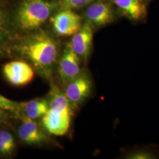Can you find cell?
Listing matches in <instances>:
<instances>
[{"instance_id":"1","label":"cell","mask_w":159,"mask_h":159,"mask_svg":"<svg viewBox=\"0 0 159 159\" xmlns=\"http://www.w3.org/2000/svg\"><path fill=\"white\" fill-rule=\"evenodd\" d=\"M24 54L37 68L46 70L51 67L57 57V46L47 36L37 37L23 48Z\"/></svg>"},{"instance_id":"2","label":"cell","mask_w":159,"mask_h":159,"mask_svg":"<svg viewBox=\"0 0 159 159\" xmlns=\"http://www.w3.org/2000/svg\"><path fill=\"white\" fill-rule=\"evenodd\" d=\"M52 4L45 0H24L18 11V21L24 30L40 26L50 16Z\"/></svg>"},{"instance_id":"3","label":"cell","mask_w":159,"mask_h":159,"mask_svg":"<svg viewBox=\"0 0 159 159\" xmlns=\"http://www.w3.org/2000/svg\"><path fill=\"white\" fill-rule=\"evenodd\" d=\"M71 120V110L49 108L43 117V124L50 133L63 136L68 131Z\"/></svg>"},{"instance_id":"4","label":"cell","mask_w":159,"mask_h":159,"mask_svg":"<svg viewBox=\"0 0 159 159\" xmlns=\"http://www.w3.org/2000/svg\"><path fill=\"white\" fill-rule=\"evenodd\" d=\"M6 80L12 85L21 86L30 83L34 78L33 69L25 62L12 61L6 64L2 68Z\"/></svg>"},{"instance_id":"5","label":"cell","mask_w":159,"mask_h":159,"mask_svg":"<svg viewBox=\"0 0 159 159\" xmlns=\"http://www.w3.org/2000/svg\"><path fill=\"white\" fill-rule=\"evenodd\" d=\"M54 29L61 36L73 35L81 27V18L71 10H63L52 20Z\"/></svg>"},{"instance_id":"6","label":"cell","mask_w":159,"mask_h":159,"mask_svg":"<svg viewBox=\"0 0 159 159\" xmlns=\"http://www.w3.org/2000/svg\"><path fill=\"white\" fill-rule=\"evenodd\" d=\"M91 81L85 74H80L67 83L65 96L68 102L74 104L83 102L89 96L91 90Z\"/></svg>"},{"instance_id":"7","label":"cell","mask_w":159,"mask_h":159,"mask_svg":"<svg viewBox=\"0 0 159 159\" xmlns=\"http://www.w3.org/2000/svg\"><path fill=\"white\" fill-rule=\"evenodd\" d=\"M59 72L63 82L67 83L80 74L79 57L74 52L71 43H68L64 51Z\"/></svg>"},{"instance_id":"8","label":"cell","mask_w":159,"mask_h":159,"mask_svg":"<svg viewBox=\"0 0 159 159\" xmlns=\"http://www.w3.org/2000/svg\"><path fill=\"white\" fill-rule=\"evenodd\" d=\"M93 31L90 23H86L74 34L71 45L79 57L87 60L91 50Z\"/></svg>"},{"instance_id":"9","label":"cell","mask_w":159,"mask_h":159,"mask_svg":"<svg viewBox=\"0 0 159 159\" xmlns=\"http://www.w3.org/2000/svg\"><path fill=\"white\" fill-rule=\"evenodd\" d=\"M22 124L18 129V135L24 142L30 144L43 142L46 139L44 133L39 125L32 119L25 115L21 116Z\"/></svg>"},{"instance_id":"10","label":"cell","mask_w":159,"mask_h":159,"mask_svg":"<svg viewBox=\"0 0 159 159\" xmlns=\"http://www.w3.org/2000/svg\"><path fill=\"white\" fill-rule=\"evenodd\" d=\"M86 16L90 21L98 26L113 21L114 14L111 6L105 2L98 1L92 4L86 11Z\"/></svg>"},{"instance_id":"11","label":"cell","mask_w":159,"mask_h":159,"mask_svg":"<svg viewBox=\"0 0 159 159\" xmlns=\"http://www.w3.org/2000/svg\"><path fill=\"white\" fill-rule=\"evenodd\" d=\"M124 15L132 20L143 19L147 14V8L142 0H113Z\"/></svg>"},{"instance_id":"12","label":"cell","mask_w":159,"mask_h":159,"mask_svg":"<svg viewBox=\"0 0 159 159\" xmlns=\"http://www.w3.org/2000/svg\"><path fill=\"white\" fill-rule=\"evenodd\" d=\"M12 37V30L7 13L0 6V60L9 53Z\"/></svg>"},{"instance_id":"13","label":"cell","mask_w":159,"mask_h":159,"mask_svg":"<svg viewBox=\"0 0 159 159\" xmlns=\"http://www.w3.org/2000/svg\"><path fill=\"white\" fill-rule=\"evenodd\" d=\"M50 108V104L45 99L34 100L27 102H21L22 111L25 115L32 119L43 117Z\"/></svg>"},{"instance_id":"14","label":"cell","mask_w":159,"mask_h":159,"mask_svg":"<svg viewBox=\"0 0 159 159\" xmlns=\"http://www.w3.org/2000/svg\"><path fill=\"white\" fill-rule=\"evenodd\" d=\"M16 143L11 134L8 131L0 130V154L10 155L16 148Z\"/></svg>"},{"instance_id":"15","label":"cell","mask_w":159,"mask_h":159,"mask_svg":"<svg viewBox=\"0 0 159 159\" xmlns=\"http://www.w3.org/2000/svg\"><path fill=\"white\" fill-rule=\"evenodd\" d=\"M0 107L17 117H20L22 111L21 102L12 101L0 94Z\"/></svg>"},{"instance_id":"16","label":"cell","mask_w":159,"mask_h":159,"mask_svg":"<svg viewBox=\"0 0 159 159\" xmlns=\"http://www.w3.org/2000/svg\"><path fill=\"white\" fill-rule=\"evenodd\" d=\"M94 1V0H63L61 6L63 10H73L83 7Z\"/></svg>"},{"instance_id":"17","label":"cell","mask_w":159,"mask_h":159,"mask_svg":"<svg viewBox=\"0 0 159 159\" xmlns=\"http://www.w3.org/2000/svg\"><path fill=\"white\" fill-rule=\"evenodd\" d=\"M125 158L129 159H154L155 157L153 154L148 152L140 150L127 154Z\"/></svg>"},{"instance_id":"18","label":"cell","mask_w":159,"mask_h":159,"mask_svg":"<svg viewBox=\"0 0 159 159\" xmlns=\"http://www.w3.org/2000/svg\"><path fill=\"white\" fill-rule=\"evenodd\" d=\"M10 112L0 107V125H6L8 122Z\"/></svg>"}]
</instances>
